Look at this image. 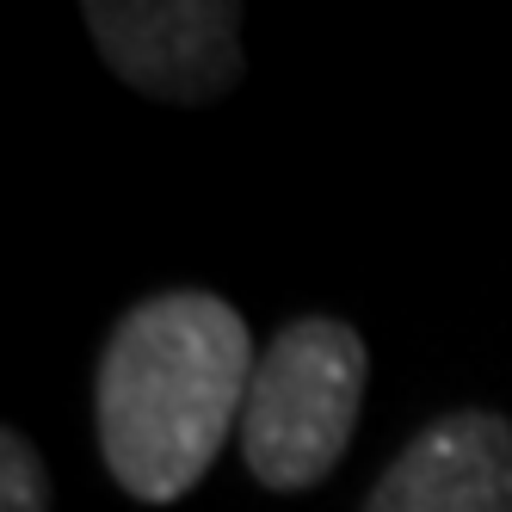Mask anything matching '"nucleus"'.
<instances>
[{
  "label": "nucleus",
  "mask_w": 512,
  "mask_h": 512,
  "mask_svg": "<svg viewBox=\"0 0 512 512\" xmlns=\"http://www.w3.org/2000/svg\"><path fill=\"white\" fill-rule=\"evenodd\" d=\"M253 371L247 321L210 290L136 303L99 358V451L112 482L149 506H173L204 482L223 438L241 426Z\"/></svg>",
  "instance_id": "f257e3e1"
},
{
  "label": "nucleus",
  "mask_w": 512,
  "mask_h": 512,
  "mask_svg": "<svg viewBox=\"0 0 512 512\" xmlns=\"http://www.w3.org/2000/svg\"><path fill=\"white\" fill-rule=\"evenodd\" d=\"M364 377H371V358L346 321H290L260 352V371H253L241 408V457L253 482L272 494L315 488L352 445Z\"/></svg>",
  "instance_id": "f03ea898"
},
{
  "label": "nucleus",
  "mask_w": 512,
  "mask_h": 512,
  "mask_svg": "<svg viewBox=\"0 0 512 512\" xmlns=\"http://www.w3.org/2000/svg\"><path fill=\"white\" fill-rule=\"evenodd\" d=\"M87 25L112 75H124L136 93L204 105L223 99L241 75V7L229 0H87Z\"/></svg>",
  "instance_id": "7ed1b4c3"
},
{
  "label": "nucleus",
  "mask_w": 512,
  "mask_h": 512,
  "mask_svg": "<svg viewBox=\"0 0 512 512\" xmlns=\"http://www.w3.org/2000/svg\"><path fill=\"white\" fill-rule=\"evenodd\" d=\"M364 512H512V420L445 414L401 451Z\"/></svg>",
  "instance_id": "20e7f679"
},
{
  "label": "nucleus",
  "mask_w": 512,
  "mask_h": 512,
  "mask_svg": "<svg viewBox=\"0 0 512 512\" xmlns=\"http://www.w3.org/2000/svg\"><path fill=\"white\" fill-rule=\"evenodd\" d=\"M0 512H50V475L25 432H0Z\"/></svg>",
  "instance_id": "39448f33"
}]
</instances>
